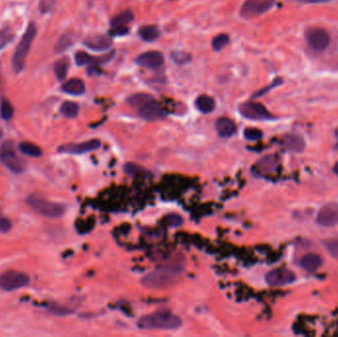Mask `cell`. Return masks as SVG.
Returning <instances> with one entry per match:
<instances>
[{"instance_id":"1","label":"cell","mask_w":338,"mask_h":337,"mask_svg":"<svg viewBox=\"0 0 338 337\" xmlns=\"http://www.w3.org/2000/svg\"><path fill=\"white\" fill-rule=\"evenodd\" d=\"M179 263H167L151 272L141 279V284L150 289H162L175 284L183 273Z\"/></svg>"},{"instance_id":"2","label":"cell","mask_w":338,"mask_h":337,"mask_svg":"<svg viewBox=\"0 0 338 337\" xmlns=\"http://www.w3.org/2000/svg\"><path fill=\"white\" fill-rule=\"evenodd\" d=\"M137 325L140 329L146 330H174L180 327L182 320L179 316L173 315L170 312L162 311L140 317Z\"/></svg>"},{"instance_id":"3","label":"cell","mask_w":338,"mask_h":337,"mask_svg":"<svg viewBox=\"0 0 338 337\" xmlns=\"http://www.w3.org/2000/svg\"><path fill=\"white\" fill-rule=\"evenodd\" d=\"M128 102L135 108L137 115L144 120L154 121L164 117V110L161 104L149 94H135L129 98Z\"/></svg>"},{"instance_id":"4","label":"cell","mask_w":338,"mask_h":337,"mask_svg":"<svg viewBox=\"0 0 338 337\" xmlns=\"http://www.w3.org/2000/svg\"><path fill=\"white\" fill-rule=\"evenodd\" d=\"M36 33H37V27H36L35 23H30L28 25L27 30L25 31V34H24L21 41L17 45L14 55H13L12 66H13V69L16 73H19L25 67L26 59H27V56L30 52V49H31V45L33 44V41L35 39Z\"/></svg>"},{"instance_id":"5","label":"cell","mask_w":338,"mask_h":337,"mask_svg":"<svg viewBox=\"0 0 338 337\" xmlns=\"http://www.w3.org/2000/svg\"><path fill=\"white\" fill-rule=\"evenodd\" d=\"M27 204L34 211L47 218H59L66 212V207L64 205L49 201L37 195H30L27 199Z\"/></svg>"},{"instance_id":"6","label":"cell","mask_w":338,"mask_h":337,"mask_svg":"<svg viewBox=\"0 0 338 337\" xmlns=\"http://www.w3.org/2000/svg\"><path fill=\"white\" fill-rule=\"evenodd\" d=\"M0 160L14 173H21L25 170L26 163L17 156L11 141H6L1 146Z\"/></svg>"},{"instance_id":"7","label":"cell","mask_w":338,"mask_h":337,"mask_svg":"<svg viewBox=\"0 0 338 337\" xmlns=\"http://www.w3.org/2000/svg\"><path fill=\"white\" fill-rule=\"evenodd\" d=\"M30 283L27 274L17 271H6L0 275V288L3 291L11 292L26 287Z\"/></svg>"},{"instance_id":"8","label":"cell","mask_w":338,"mask_h":337,"mask_svg":"<svg viewBox=\"0 0 338 337\" xmlns=\"http://www.w3.org/2000/svg\"><path fill=\"white\" fill-rule=\"evenodd\" d=\"M274 4L275 0H246L240 14L244 18H254L268 12Z\"/></svg>"},{"instance_id":"9","label":"cell","mask_w":338,"mask_h":337,"mask_svg":"<svg viewBox=\"0 0 338 337\" xmlns=\"http://www.w3.org/2000/svg\"><path fill=\"white\" fill-rule=\"evenodd\" d=\"M239 113L247 119L255 121H268L274 117L264 105L258 102H246L239 105Z\"/></svg>"},{"instance_id":"10","label":"cell","mask_w":338,"mask_h":337,"mask_svg":"<svg viewBox=\"0 0 338 337\" xmlns=\"http://www.w3.org/2000/svg\"><path fill=\"white\" fill-rule=\"evenodd\" d=\"M306 40L311 49L316 52H322L330 44L328 32L321 28H311L306 32Z\"/></svg>"},{"instance_id":"11","label":"cell","mask_w":338,"mask_h":337,"mask_svg":"<svg viewBox=\"0 0 338 337\" xmlns=\"http://www.w3.org/2000/svg\"><path fill=\"white\" fill-rule=\"evenodd\" d=\"M316 223L324 227H333L338 225V203L323 205L316 216Z\"/></svg>"},{"instance_id":"12","label":"cell","mask_w":338,"mask_h":337,"mask_svg":"<svg viewBox=\"0 0 338 337\" xmlns=\"http://www.w3.org/2000/svg\"><path fill=\"white\" fill-rule=\"evenodd\" d=\"M265 281L271 287H282L294 283L296 275L288 269L272 270L266 274Z\"/></svg>"},{"instance_id":"13","label":"cell","mask_w":338,"mask_h":337,"mask_svg":"<svg viewBox=\"0 0 338 337\" xmlns=\"http://www.w3.org/2000/svg\"><path fill=\"white\" fill-rule=\"evenodd\" d=\"M101 142L98 139H90L87 141L79 142V143H68L64 145L59 148L60 153L69 154V155H82L86 153H90L96 151L100 148Z\"/></svg>"},{"instance_id":"14","label":"cell","mask_w":338,"mask_h":337,"mask_svg":"<svg viewBox=\"0 0 338 337\" xmlns=\"http://www.w3.org/2000/svg\"><path fill=\"white\" fill-rule=\"evenodd\" d=\"M136 64L142 68H158L164 63V57L161 53L157 51L147 52L139 55L136 60Z\"/></svg>"},{"instance_id":"15","label":"cell","mask_w":338,"mask_h":337,"mask_svg":"<svg viewBox=\"0 0 338 337\" xmlns=\"http://www.w3.org/2000/svg\"><path fill=\"white\" fill-rule=\"evenodd\" d=\"M300 265L305 271L313 273L320 268L322 265V259L316 253H308L302 257Z\"/></svg>"},{"instance_id":"16","label":"cell","mask_w":338,"mask_h":337,"mask_svg":"<svg viewBox=\"0 0 338 337\" xmlns=\"http://www.w3.org/2000/svg\"><path fill=\"white\" fill-rule=\"evenodd\" d=\"M84 45L94 51H104L112 45V40L107 36L98 35L87 38L84 41Z\"/></svg>"},{"instance_id":"17","label":"cell","mask_w":338,"mask_h":337,"mask_svg":"<svg viewBox=\"0 0 338 337\" xmlns=\"http://www.w3.org/2000/svg\"><path fill=\"white\" fill-rule=\"evenodd\" d=\"M284 146L286 150L292 153H302L305 149V140L298 134H289L284 137Z\"/></svg>"},{"instance_id":"18","label":"cell","mask_w":338,"mask_h":337,"mask_svg":"<svg viewBox=\"0 0 338 337\" xmlns=\"http://www.w3.org/2000/svg\"><path fill=\"white\" fill-rule=\"evenodd\" d=\"M216 129L222 137H229L236 132L234 122L228 118H220L216 123Z\"/></svg>"},{"instance_id":"19","label":"cell","mask_w":338,"mask_h":337,"mask_svg":"<svg viewBox=\"0 0 338 337\" xmlns=\"http://www.w3.org/2000/svg\"><path fill=\"white\" fill-rule=\"evenodd\" d=\"M62 90L67 94L79 96L85 92V84L79 78H71L63 84Z\"/></svg>"},{"instance_id":"20","label":"cell","mask_w":338,"mask_h":337,"mask_svg":"<svg viewBox=\"0 0 338 337\" xmlns=\"http://www.w3.org/2000/svg\"><path fill=\"white\" fill-rule=\"evenodd\" d=\"M197 109L203 114H209L213 112L216 106V102L213 97L209 95H200L195 102Z\"/></svg>"},{"instance_id":"21","label":"cell","mask_w":338,"mask_h":337,"mask_svg":"<svg viewBox=\"0 0 338 337\" xmlns=\"http://www.w3.org/2000/svg\"><path fill=\"white\" fill-rule=\"evenodd\" d=\"M278 159L275 156H267L257 162V168L261 173H271L277 169Z\"/></svg>"},{"instance_id":"22","label":"cell","mask_w":338,"mask_h":337,"mask_svg":"<svg viewBox=\"0 0 338 337\" xmlns=\"http://www.w3.org/2000/svg\"><path fill=\"white\" fill-rule=\"evenodd\" d=\"M138 35L143 41L153 42L160 36V32L156 25H147L139 29Z\"/></svg>"},{"instance_id":"23","label":"cell","mask_w":338,"mask_h":337,"mask_svg":"<svg viewBox=\"0 0 338 337\" xmlns=\"http://www.w3.org/2000/svg\"><path fill=\"white\" fill-rule=\"evenodd\" d=\"M69 60L68 58L60 59L55 63L54 70L56 73V76L59 80H64L68 75V68H69Z\"/></svg>"},{"instance_id":"24","label":"cell","mask_w":338,"mask_h":337,"mask_svg":"<svg viewBox=\"0 0 338 337\" xmlns=\"http://www.w3.org/2000/svg\"><path fill=\"white\" fill-rule=\"evenodd\" d=\"M19 150L22 154L28 156V157L39 158V157L42 156L41 148L38 147L37 145L33 143V142H28V141L21 142L20 146H19Z\"/></svg>"},{"instance_id":"25","label":"cell","mask_w":338,"mask_h":337,"mask_svg":"<svg viewBox=\"0 0 338 337\" xmlns=\"http://www.w3.org/2000/svg\"><path fill=\"white\" fill-rule=\"evenodd\" d=\"M79 111V107L76 103L71 101H66L61 106V112L67 118H75Z\"/></svg>"},{"instance_id":"26","label":"cell","mask_w":338,"mask_h":337,"mask_svg":"<svg viewBox=\"0 0 338 337\" xmlns=\"http://www.w3.org/2000/svg\"><path fill=\"white\" fill-rule=\"evenodd\" d=\"M15 38L14 31L10 27H6L0 30V50L9 45Z\"/></svg>"},{"instance_id":"27","label":"cell","mask_w":338,"mask_h":337,"mask_svg":"<svg viewBox=\"0 0 338 337\" xmlns=\"http://www.w3.org/2000/svg\"><path fill=\"white\" fill-rule=\"evenodd\" d=\"M0 115L1 118L4 120H10L12 119L14 115V108L9 100L3 98L0 103Z\"/></svg>"},{"instance_id":"28","label":"cell","mask_w":338,"mask_h":337,"mask_svg":"<svg viewBox=\"0 0 338 337\" xmlns=\"http://www.w3.org/2000/svg\"><path fill=\"white\" fill-rule=\"evenodd\" d=\"M133 20V14L131 11H125L118 16H116L112 20V27H123L126 24L131 22Z\"/></svg>"},{"instance_id":"29","label":"cell","mask_w":338,"mask_h":337,"mask_svg":"<svg viewBox=\"0 0 338 337\" xmlns=\"http://www.w3.org/2000/svg\"><path fill=\"white\" fill-rule=\"evenodd\" d=\"M322 246L327 250V252L338 259V237L327 238L322 242Z\"/></svg>"},{"instance_id":"30","label":"cell","mask_w":338,"mask_h":337,"mask_svg":"<svg viewBox=\"0 0 338 337\" xmlns=\"http://www.w3.org/2000/svg\"><path fill=\"white\" fill-rule=\"evenodd\" d=\"M95 60L93 59V57L90 56L89 54L85 53V52H77L75 54V63L77 66H86V65H90L91 63H93Z\"/></svg>"},{"instance_id":"31","label":"cell","mask_w":338,"mask_h":337,"mask_svg":"<svg viewBox=\"0 0 338 337\" xmlns=\"http://www.w3.org/2000/svg\"><path fill=\"white\" fill-rule=\"evenodd\" d=\"M228 42H229V37L226 34H220L213 39L212 45L215 51H221L228 44Z\"/></svg>"},{"instance_id":"32","label":"cell","mask_w":338,"mask_h":337,"mask_svg":"<svg viewBox=\"0 0 338 337\" xmlns=\"http://www.w3.org/2000/svg\"><path fill=\"white\" fill-rule=\"evenodd\" d=\"M73 44V38L70 34H66L61 37V39L58 41V44L56 45L57 52H63L66 51L68 46Z\"/></svg>"},{"instance_id":"33","label":"cell","mask_w":338,"mask_h":337,"mask_svg":"<svg viewBox=\"0 0 338 337\" xmlns=\"http://www.w3.org/2000/svg\"><path fill=\"white\" fill-rule=\"evenodd\" d=\"M245 137L248 140H258L259 138L262 137V132L256 128H248L245 130L244 133Z\"/></svg>"},{"instance_id":"34","label":"cell","mask_w":338,"mask_h":337,"mask_svg":"<svg viewBox=\"0 0 338 337\" xmlns=\"http://www.w3.org/2000/svg\"><path fill=\"white\" fill-rule=\"evenodd\" d=\"M49 311L56 315H70L72 313V310L68 309L67 307L64 306H60V305H52L49 308Z\"/></svg>"},{"instance_id":"35","label":"cell","mask_w":338,"mask_h":337,"mask_svg":"<svg viewBox=\"0 0 338 337\" xmlns=\"http://www.w3.org/2000/svg\"><path fill=\"white\" fill-rule=\"evenodd\" d=\"M172 60L176 63V64H186L191 60L190 55H188L185 52H174L171 55Z\"/></svg>"},{"instance_id":"36","label":"cell","mask_w":338,"mask_h":337,"mask_svg":"<svg viewBox=\"0 0 338 337\" xmlns=\"http://www.w3.org/2000/svg\"><path fill=\"white\" fill-rule=\"evenodd\" d=\"M167 224L172 227H178L183 224V219L177 214H170L166 218Z\"/></svg>"},{"instance_id":"37","label":"cell","mask_w":338,"mask_h":337,"mask_svg":"<svg viewBox=\"0 0 338 337\" xmlns=\"http://www.w3.org/2000/svg\"><path fill=\"white\" fill-rule=\"evenodd\" d=\"M12 228V223L9 219L0 218V231L7 232Z\"/></svg>"},{"instance_id":"38","label":"cell","mask_w":338,"mask_h":337,"mask_svg":"<svg viewBox=\"0 0 338 337\" xmlns=\"http://www.w3.org/2000/svg\"><path fill=\"white\" fill-rule=\"evenodd\" d=\"M128 32H129V28L126 26H123V27H113L110 33L112 36H122V35H126Z\"/></svg>"},{"instance_id":"39","label":"cell","mask_w":338,"mask_h":337,"mask_svg":"<svg viewBox=\"0 0 338 337\" xmlns=\"http://www.w3.org/2000/svg\"><path fill=\"white\" fill-rule=\"evenodd\" d=\"M332 0H297V2L304 3V4H321V3H328Z\"/></svg>"},{"instance_id":"40","label":"cell","mask_w":338,"mask_h":337,"mask_svg":"<svg viewBox=\"0 0 338 337\" xmlns=\"http://www.w3.org/2000/svg\"><path fill=\"white\" fill-rule=\"evenodd\" d=\"M281 83H282V81H279V79H277V80H276V81H275V82H274V84H272V85H271V86H277V85H279V84H281ZM271 86H270V87H271ZM270 87H269V88H270ZM268 90H269V89H263V90H262V91H260V92H259V93H258V94H257V95H261V94H263V93H265V92H267V91H268Z\"/></svg>"},{"instance_id":"41","label":"cell","mask_w":338,"mask_h":337,"mask_svg":"<svg viewBox=\"0 0 338 337\" xmlns=\"http://www.w3.org/2000/svg\"><path fill=\"white\" fill-rule=\"evenodd\" d=\"M333 172H334V173L338 176V162L335 163V165H334V167H333Z\"/></svg>"},{"instance_id":"42","label":"cell","mask_w":338,"mask_h":337,"mask_svg":"<svg viewBox=\"0 0 338 337\" xmlns=\"http://www.w3.org/2000/svg\"><path fill=\"white\" fill-rule=\"evenodd\" d=\"M335 135H336V139H337V143H336V148L338 149V129L335 131Z\"/></svg>"},{"instance_id":"43","label":"cell","mask_w":338,"mask_h":337,"mask_svg":"<svg viewBox=\"0 0 338 337\" xmlns=\"http://www.w3.org/2000/svg\"><path fill=\"white\" fill-rule=\"evenodd\" d=\"M2 135H3V133H2V130H1V128H0V138L2 137Z\"/></svg>"},{"instance_id":"44","label":"cell","mask_w":338,"mask_h":337,"mask_svg":"<svg viewBox=\"0 0 338 337\" xmlns=\"http://www.w3.org/2000/svg\"><path fill=\"white\" fill-rule=\"evenodd\" d=\"M0 218H2V213H1V209H0Z\"/></svg>"}]
</instances>
